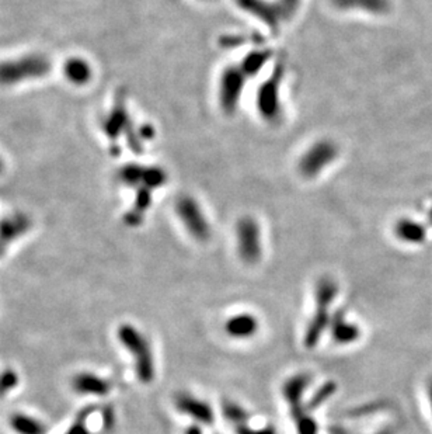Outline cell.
Masks as SVG:
<instances>
[{
    "mask_svg": "<svg viewBox=\"0 0 432 434\" xmlns=\"http://www.w3.org/2000/svg\"><path fill=\"white\" fill-rule=\"evenodd\" d=\"M338 294V285L330 277H322L314 288V312L307 324L303 344L306 349H314L320 341L323 333L330 326V308Z\"/></svg>",
    "mask_w": 432,
    "mask_h": 434,
    "instance_id": "1",
    "label": "cell"
},
{
    "mask_svg": "<svg viewBox=\"0 0 432 434\" xmlns=\"http://www.w3.org/2000/svg\"><path fill=\"white\" fill-rule=\"evenodd\" d=\"M118 340L134 359L136 378L142 384H151L155 380L156 365L152 346L148 337L131 324L118 328Z\"/></svg>",
    "mask_w": 432,
    "mask_h": 434,
    "instance_id": "2",
    "label": "cell"
},
{
    "mask_svg": "<svg viewBox=\"0 0 432 434\" xmlns=\"http://www.w3.org/2000/svg\"><path fill=\"white\" fill-rule=\"evenodd\" d=\"M52 69V62L42 53H28L0 62V86H16L38 80Z\"/></svg>",
    "mask_w": 432,
    "mask_h": 434,
    "instance_id": "3",
    "label": "cell"
},
{
    "mask_svg": "<svg viewBox=\"0 0 432 434\" xmlns=\"http://www.w3.org/2000/svg\"><path fill=\"white\" fill-rule=\"evenodd\" d=\"M236 245L240 258L247 265H254L262 258V230L253 218H243L236 226Z\"/></svg>",
    "mask_w": 432,
    "mask_h": 434,
    "instance_id": "4",
    "label": "cell"
},
{
    "mask_svg": "<svg viewBox=\"0 0 432 434\" xmlns=\"http://www.w3.org/2000/svg\"><path fill=\"white\" fill-rule=\"evenodd\" d=\"M177 215L194 239L204 242L211 237V226L208 219L192 198L186 197L179 201Z\"/></svg>",
    "mask_w": 432,
    "mask_h": 434,
    "instance_id": "5",
    "label": "cell"
},
{
    "mask_svg": "<svg viewBox=\"0 0 432 434\" xmlns=\"http://www.w3.org/2000/svg\"><path fill=\"white\" fill-rule=\"evenodd\" d=\"M337 158V148L333 142L320 141L305 152L299 162V170L306 178H314L334 162Z\"/></svg>",
    "mask_w": 432,
    "mask_h": 434,
    "instance_id": "6",
    "label": "cell"
},
{
    "mask_svg": "<svg viewBox=\"0 0 432 434\" xmlns=\"http://www.w3.org/2000/svg\"><path fill=\"white\" fill-rule=\"evenodd\" d=\"M307 387H309V375L306 374H295L292 375V377L288 378L282 385V396L285 398L288 405H290V411L295 423L309 416V412H306L302 403V399Z\"/></svg>",
    "mask_w": 432,
    "mask_h": 434,
    "instance_id": "7",
    "label": "cell"
},
{
    "mask_svg": "<svg viewBox=\"0 0 432 434\" xmlns=\"http://www.w3.org/2000/svg\"><path fill=\"white\" fill-rule=\"evenodd\" d=\"M175 407L180 413L191 418L198 424H212L215 420V413L211 405L191 394H177L175 396Z\"/></svg>",
    "mask_w": 432,
    "mask_h": 434,
    "instance_id": "8",
    "label": "cell"
},
{
    "mask_svg": "<svg viewBox=\"0 0 432 434\" xmlns=\"http://www.w3.org/2000/svg\"><path fill=\"white\" fill-rule=\"evenodd\" d=\"M72 388L76 394L83 396H107L111 392V383L107 378L100 377V375L90 372V371H81L77 372L72 378Z\"/></svg>",
    "mask_w": 432,
    "mask_h": 434,
    "instance_id": "9",
    "label": "cell"
},
{
    "mask_svg": "<svg viewBox=\"0 0 432 434\" xmlns=\"http://www.w3.org/2000/svg\"><path fill=\"white\" fill-rule=\"evenodd\" d=\"M225 333L235 340H249L260 330V322L253 313L243 312L230 316L223 325Z\"/></svg>",
    "mask_w": 432,
    "mask_h": 434,
    "instance_id": "10",
    "label": "cell"
},
{
    "mask_svg": "<svg viewBox=\"0 0 432 434\" xmlns=\"http://www.w3.org/2000/svg\"><path fill=\"white\" fill-rule=\"evenodd\" d=\"M330 333L337 344H353L359 340L361 329L357 324L350 322L344 311H337L330 321Z\"/></svg>",
    "mask_w": 432,
    "mask_h": 434,
    "instance_id": "11",
    "label": "cell"
},
{
    "mask_svg": "<svg viewBox=\"0 0 432 434\" xmlns=\"http://www.w3.org/2000/svg\"><path fill=\"white\" fill-rule=\"evenodd\" d=\"M243 77L236 69H227L222 76L220 101L226 110H233L238 104V97L242 93Z\"/></svg>",
    "mask_w": 432,
    "mask_h": 434,
    "instance_id": "12",
    "label": "cell"
},
{
    "mask_svg": "<svg viewBox=\"0 0 432 434\" xmlns=\"http://www.w3.org/2000/svg\"><path fill=\"white\" fill-rule=\"evenodd\" d=\"M64 73L72 84L84 86L92 80L93 69H92L90 64L86 60H83V58L75 56V58H71V60L66 61V64L64 67Z\"/></svg>",
    "mask_w": 432,
    "mask_h": 434,
    "instance_id": "13",
    "label": "cell"
},
{
    "mask_svg": "<svg viewBox=\"0 0 432 434\" xmlns=\"http://www.w3.org/2000/svg\"><path fill=\"white\" fill-rule=\"evenodd\" d=\"M9 424L16 434H47V426L40 419L27 413H13Z\"/></svg>",
    "mask_w": 432,
    "mask_h": 434,
    "instance_id": "14",
    "label": "cell"
},
{
    "mask_svg": "<svg viewBox=\"0 0 432 434\" xmlns=\"http://www.w3.org/2000/svg\"><path fill=\"white\" fill-rule=\"evenodd\" d=\"M333 5L341 10H358L381 14L387 10V0H333Z\"/></svg>",
    "mask_w": 432,
    "mask_h": 434,
    "instance_id": "15",
    "label": "cell"
},
{
    "mask_svg": "<svg viewBox=\"0 0 432 434\" xmlns=\"http://www.w3.org/2000/svg\"><path fill=\"white\" fill-rule=\"evenodd\" d=\"M222 413H223L225 419L229 420L235 427L242 426V424H247L249 419H250L249 412L243 407H240V405H238L236 402H230V400L223 403Z\"/></svg>",
    "mask_w": 432,
    "mask_h": 434,
    "instance_id": "16",
    "label": "cell"
},
{
    "mask_svg": "<svg viewBox=\"0 0 432 434\" xmlns=\"http://www.w3.org/2000/svg\"><path fill=\"white\" fill-rule=\"evenodd\" d=\"M396 235L405 242L417 243L424 239V230L413 222H401L396 228Z\"/></svg>",
    "mask_w": 432,
    "mask_h": 434,
    "instance_id": "17",
    "label": "cell"
},
{
    "mask_svg": "<svg viewBox=\"0 0 432 434\" xmlns=\"http://www.w3.org/2000/svg\"><path fill=\"white\" fill-rule=\"evenodd\" d=\"M94 408L88 407L83 408L75 418L73 423L69 426V429L65 431V434H92V431L88 427V420L90 415L93 413Z\"/></svg>",
    "mask_w": 432,
    "mask_h": 434,
    "instance_id": "18",
    "label": "cell"
},
{
    "mask_svg": "<svg viewBox=\"0 0 432 434\" xmlns=\"http://www.w3.org/2000/svg\"><path fill=\"white\" fill-rule=\"evenodd\" d=\"M18 383L20 377L17 371L13 368H5L0 372V398H5L14 391L18 387Z\"/></svg>",
    "mask_w": 432,
    "mask_h": 434,
    "instance_id": "19",
    "label": "cell"
},
{
    "mask_svg": "<svg viewBox=\"0 0 432 434\" xmlns=\"http://www.w3.org/2000/svg\"><path fill=\"white\" fill-rule=\"evenodd\" d=\"M335 391H337V384L334 381H329L323 384V387L312 396L310 402L307 403V411L319 408L322 403H325L327 399H330L334 395Z\"/></svg>",
    "mask_w": 432,
    "mask_h": 434,
    "instance_id": "20",
    "label": "cell"
},
{
    "mask_svg": "<svg viewBox=\"0 0 432 434\" xmlns=\"http://www.w3.org/2000/svg\"><path fill=\"white\" fill-rule=\"evenodd\" d=\"M298 434H318L319 433V426L316 423V420L309 415L295 423Z\"/></svg>",
    "mask_w": 432,
    "mask_h": 434,
    "instance_id": "21",
    "label": "cell"
},
{
    "mask_svg": "<svg viewBox=\"0 0 432 434\" xmlns=\"http://www.w3.org/2000/svg\"><path fill=\"white\" fill-rule=\"evenodd\" d=\"M236 429V434H277L275 429L272 426H266V427H260V429H254L250 427L249 423L247 424H242L235 427Z\"/></svg>",
    "mask_w": 432,
    "mask_h": 434,
    "instance_id": "22",
    "label": "cell"
},
{
    "mask_svg": "<svg viewBox=\"0 0 432 434\" xmlns=\"http://www.w3.org/2000/svg\"><path fill=\"white\" fill-rule=\"evenodd\" d=\"M115 423H117V416H115L114 408L112 407H105L104 413H103V426L105 430H111Z\"/></svg>",
    "mask_w": 432,
    "mask_h": 434,
    "instance_id": "23",
    "label": "cell"
},
{
    "mask_svg": "<svg viewBox=\"0 0 432 434\" xmlns=\"http://www.w3.org/2000/svg\"><path fill=\"white\" fill-rule=\"evenodd\" d=\"M184 434H204V431H203V429H201V427L198 426V423H195V424H191V426L186 430Z\"/></svg>",
    "mask_w": 432,
    "mask_h": 434,
    "instance_id": "24",
    "label": "cell"
},
{
    "mask_svg": "<svg viewBox=\"0 0 432 434\" xmlns=\"http://www.w3.org/2000/svg\"><path fill=\"white\" fill-rule=\"evenodd\" d=\"M427 395H428V400H429V408H431V411H432V380L428 383Z\"/></svg>",
    "mask_w": 432,
    "mask_h": 434,
    "instance_id": "25",
    "label": "cell"
},
{
    "mask_svg": "<svg viewBox=\"0 0 432 434\" xmlns=\"http://www.w3.org/2000/svg\"><path fill=\"white\" fill-rule=\"evenodd\" d=\"M3 166H5V163H3V160H2V158H0V173H2V171H3V169H5Z\"/></svg>",
    "mask_w": 432,
    "mask_h": 434,
    "instance_id": "26",
    "label": "cell"
}]
</instances>
